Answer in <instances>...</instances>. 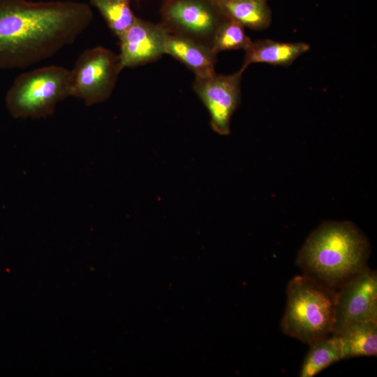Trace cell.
<instances>
[{
    "label": "cell",
    "instance_id": "obj_3",
    "mask_svg": "<svg viewBox=\"0 0 377 377\" xmlns=\"http://www.w3.org/2000/svg\"><path fill=\"white\" fill-rule=\"evenodd\" d=\"M286 293L287 304L281 321L283 334L311 345L332 333L335 288L304 274L289 281Z\"/></svg>",
    "mask_w": 377,
    "mask_h": 377
},
{
    "label": "cell",
    "instance_id": "obj_1",
    "mask_svg": "<svg viewBox=\"0 0 377 377\" xmlns=\"http://www.w3.org/2000/svg\"><path fill=\"white\" fill-rule=\"evenodd\" d=\"M93 19L84 2L0 0V70L27 68L52 57Z\"/></svg>",
    "mask_w": 377,
    "mask_h": 377
},
{
    "label": "cell",
    "instance_id": "obj_6",
    "mask_svg": "<svg viewBox=\"0 0 377 377\" xmlns=\"http://www.w3.org/2000/svg\"><path fill=\"white\" fill-rule=\"evenodd\" d=\"M161 13L169 34L210 47L216 29L228 17L217 0H165Z\"/></svg>",
    "mask_w": 377,
    "mask_h": 377
},
{
    "label": "cell",
    "instance_id": "obj_18",
    "mask_svg": "<svg viewBox=\"0 0 377 377\" xmlns=\"http://www.w3.org/2000/svg\"><path fill=\"white\" fill-rule=\"evenodd\" d=\"M218 1H223V0H217Z\"/></svg>",
    "mask_w": 377,
    "mask_h": 377
},
{
    "label": "cell",
    "instance_id": "obj_4",
    "mask_svg": "<svg viewBox=\"0 0 377 377\" xmlns=\"http://www.w3.org/2000/svg\"><path fill=\"white\" fill-rule=\"evenodd\" d=\"M71 70L60 66L40 67L19 75L6 96L15 118L38 119L52 114L56 105L71 96Z\"/></svg>",
    "mask_w": 377,
    "mask_h": 377
},
{
    "label": "cell",
    "instance_id": "obj_12",
    "mask_svg": "<svg viewBox=\"0 0 377 377\" xmlns=\"http://www.w3.org/2000/svg\"><path fill=\"white\" fill-rule=\"evenodd\" d=\"M332 334L341 341L343 359L377 355V320L351 323Z\"/></svg>",
    "mask_w": 377,
    "mask_h": 377
},
{
    "label": "cell",
    "instance_id": "obj_15",
    "mask_svg": "<svg viewBox=\"0 0 377 377\" xmlns=\"http://www.w3.org/2000/svg\"><path fill=\"white\" fill-rule=\"evenodd\" d=\"M103 17L110 29L119 38L135 21L129 3L117 0H90Z\"/></svg>",
    "mask_w": 377,
    "mask_h": 377
},
{
    "label": "cell",
    "instance_id": "obj_9",
    "mask_svg": "<svg viewBox=\"0 0 377 377\" xmlns=\"http://www.w3.org/2000/svg\"><path fill=\"white\" fill-rule=\"evenodd\" d=\"M168 32L162 23L136 18L119 38L120 66L133 68L154 61L165 54Z\"/></svg>",
    "mask_w": 377,
    "mask_h": 377
},
{
    "label": "cell",
    "instance_id": "obj_2",
    "mask_svg": "<svg viewBox=\"0 0 377 377\" xmlns=\"http://www.w3.org/2000/svg\"><path fill=\"white\" fill-rule=\"evenodd\" d=\"M369 252L367 239L353 223L329 221L309 235L296 264L304 274L335 288L367 267Z\"/></svg>",
    "mask_w": 377,
    "mask_h": 377
},
{
    "label": "cell",
    "instance_id": "obj_7",
    "mask_svg": "<svg viewBox=\"0 0 377 377\" xmlns=\"http://www.w3.org/2000/svg\"><path fill=\"white\" fill-rule=\"evenodd\" d=\"M244 70L231 75L216 73L206 77H195L193 89L207 108L212 128L218 134L230 133L232 116L241 98V79Z\"/></svg>",
    "mask_w": 377,
    "mask_h": 377
},
{
    "label": "cell",
    "instance_id": "obj_10",
    "mask_svg": "<svg viewBox=\"0 0 377 377\" xmlns=\"http://www.w3.org/2000/svg\"><path fill=\"white\" fill-rule=\"evenodd\" d=\"M165 54L186 66L195 77H206L215 73L217 54L209 46L189 38L168 33Z\"/></svg>",
    "mask_w": 377,
    "mask_h": 377
},
{
    "label": "cell",
    "instance_id": "obj_17",
    "mask_svg": "<svg viewBox=\"0 0 377 377\" xmlns=\"http://www.w3.org/2000/svg\"><path fill=\"white\" fill-rule=\"evenodd\" d=\"M117 1H124V2H128V3H129L130 1H131V0H117Z\"/></svg>",
    "mask_w": 377,
    "mask_h": 377
},
{
    "label": "cell",
    "instance_id": "obj_19",
    "mask_svg": "<svg viewBox=\"0 0 377 377\" xmlns=\"http://www.w3.org/2000/svg\"><path fill=\"white\" fill-rule=\"evenodd\" d=\"M263 1H267V0H263Z\"/></svg>",
    "mask_w": 377,
    "mask_h": 377
},
{
    "label": "cell",
    "instance_id": "obj_14",
    "mask_svg": "<svg viewBox=\"0 0 377 377\" xmlns=\"http://www.w3.org/2000/svg\"><path fill=\"white\" fill-rule=\"evenodd\" d=\"M225 14L244 27L262 29L269 26L271 11L263 0H223L218 1Z\"/></svg>",
    "mask_w": 377,
    "mask_h": 377
},
{
    "label": "cell",
    "instance_id": "obj_8",
    "mask_svg": "<svg viewBox=\"0 0 377 377\" xmlns=\"http://www.w3.org/2000/svg\"><path fill=\"white\" fill-rule=\"evenodd\" d=\"M333 332L357 321L377 320V274L366 267L338 286Z\"/></svg>",
    "mask_w": 377,
    "mask_h": 377
},
{
    "label": "cell",
    "instance_id": "obj_5",
    "mask_svg": "<svg viewBox=\"0 0 377 377\" xmlns=\"http://www.w3.org/2000/svg\"><path fill=\"white\" fill-rule=\"evenodd\" d=\"M121 71L119 55L110 50L102 46L86 50L71 70V96L87 106L107 101Z\"/></svg>",
    "mask_w": 377,
    "mask_h": 377
},
{
    "label": "cell",
    "instance_id": "obj_13",
    "mask_svg": "<svg viewBox=\"0 0 377 377\" xmlns=\"http://www.w3.org/2000/svg\"><path fill=\"white\" fill-rule=\"evenodd\" d=\"M309 346L300 369V377H313L333 363L343 359L341 341L334 334L320 339Z\"/></svg>",
    "mask_w": 377,
    "mask_h": 377
},
{
    "label": "cell",
    "instance_id": "obj_16",
    "mask_svg": "<svg viewBox=\"0 0 377 377\" xmlns=\"http://www.w3.org/2000/svg\"><path fill=\"white\" fill-rule=\"evenodd\" d=\"M251 41L244 31V26L227 17L215 32L212 49L216 54L224 50H244Z\"/></svg>",
    "mask_w": 377,
    "mask_h": 377
},
{
    "label": "cell",
    "instance_id": "obj_11",
    "mask_svg": "<svg viewBox=\"0 0 377 377\" xmlns=\"http://www.w3.org/2000/svg\"><path fill=\"white\" fill-rule=\"evenodd\" d=\"M309 48L304 43H283L269 39L251 41L244 49L245 57L241 68L245 71L254 63L288 65Z\"/></svg>",
    "mask_w": 377,
    "mask_h": 377
}]
</instances>
